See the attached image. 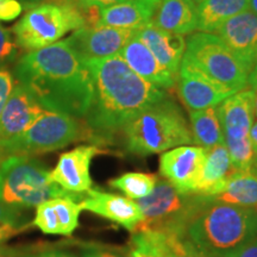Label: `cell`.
<instances>
[{"instance_id": "1", "label": "cell", "mask_w": 257, "mask_h": 257, "mask_svg": "<svg viewBox=\"0 0 257 257\" xmlns=\"http://www.w3.org/2000/svg\"><path fill=\"white\" fill-rule=\"evenodd\" d=\"M15 75L44 110L78 119L87 114L93 82L85 61L67 40L25 54L16 66Z\"/></svg>"}, {"instance_id": "2", "label": "cell", "mask_w": 257, "mask_h": 257, "mask_svg": "<svg viewBox=\"0 0 257 257\" xmlns=\"http://www.w3.org/2000/svg\"><path fill=\"white\" fill-rule=\"evenodd\" d=\"M85 63L93 82L86 120L98 140H110L141 112L166 99L162 88L138 76L119 55Z\"/></svg>"}, {"instance_id": "3", "label": "cell", "mask_w": 257, "mask_h": 257, "mask_svg": "<svg viewBox=\"0 0 257 257\" xmlns=\"http://www.w3.org/2000/svg\"><path fill=\"white\" fill-rule=\"evenodd\" d=\"M206 198L184 238L206 257H230L257 236V211Z\"/></svg>"}, {"instance_id": "4", "label": "cell", "mask_w": 257, "mask_h": 257, "mask_svg": "<svg viewBox=\"0 0 257 257\" xmlns=\"http://www.w3.org/2000/svg\"><path fill=\"white\" fill-rule=\"evenodd\" d=\"M123 133L126 149L138 156L155 155L193 143L182 112L166 99L136 115L125 125Z\"/></svg>"}, {"instance_id": "5", "label": "cell", "mask_w": 257, "mask_h": 257, "mask_svg": "<svg viewBox=\"0 0 257 257\" xmlns=\"http://www.w3.org/2000/svg\"><path fill=\"white\" fill-rule=\"evenodd\" d=\"M83 194H73L54 184L49 170L31 156H9L0 166V201L11 206L36 207L43 201L63 197L79 201Z\"/></svg>"}, {"instance_id": "6", "label": "cell", "mask_w": 257, "mask_h": 257, "mask_svg": "<svg viewBox=\"0 0 257 257\" xmlns=\"http://www.w3.org/2000/svg\"><path fill=\"white\" fill-rule=\"evenodd\" d=\"M206 200L205 195L181 193L166 179L159 178L153 192L136 201L143 219L135 232L159 231L184 238L188 223Z\"/></svg>"}, {"instance_id": "7", "label": "cell", "mask_w": 257, "mask_h": 257, "mask_svg": "<svg viewBox=\"0 0 257 257\" xmlns=\"http://www.w3.org/2000/svg\"><path fill=\"white\" fill-rule=\"evenodd\" d=\"M85 25L83 10L72 2L34 5L15 25L16 44L25 50H37Z\"/></svg>"}, {"instance_id": "8", "label": "cell", "mask_w": 257, "mask_h": 257, "mask_svg": "<svg viewBox=\"0 0 257 257\" xmlns=\"http://www.w3.org/2000/svg\"><path fill=\"white\" fill-rule=\"evenodd\" d=\"M87 137L78 118L44 110L28 130L0 143V154L9 156H31L62 149L75 141Z\"/></svg>"}, {"instance_id": "9", "label": "cell", "mask_w": 257, "mask_h": 257, "mask_svg": "<svg viewBox=\"0 0 257 257\" xmlns=\"http://www.w3.org/2000/svg\"><path fill=\"white\" fill-rule=\"evenodd\" d=\"M221 85L239 92L248 85L249 70L224 42L211 32H197L186 41L184 59Z\"/></svg>"}, {"instance_id": "10", "label": "cell", "mask_w": 257, "mask_h": 257, "mask_svg": "<svg viewBox=\"0 0 257 257\" xmlns=\"http://www.w3.org/2000/svg\"><path fill=\"white\" fill-rule=\"evenodd\" d=\"M176 75H179L178 94L189 111L217 107L225 99L237 93L210 78L186 60H182Z\"/></svg>"}, {"instance_id": "11", "label": "cell", "mask_w": 257, "mask_h": 257, "mask_svg": "<svg viewBox=\"0 0 257 257\" xmlns=\"http://www.w3.org/2000/svg\"><path fill=\"white\" fill-rule=\"evenodd\" d=\"M135 32L136 31L96 24L74 31L67 41L83 61L105 59L119 55Z\"/></svg>"}, {"instance_id": "12", "label": "cell", "mask_w": 257, "mask_h": 257, "mask_svg": "<svg viewBox=\"0 0 257 257\" xmlns=\"http://www.w3.org/2000/svg\"><path fill=\"white\" fill-rule=\"evenodd\" d=\"M101 150L95 146H80L60 156L55 168L49 172L54 184L64 191L81 195L92 188V160Z\"/></svg>"}, {"instance_id": "13", "label": "cell", "mask_w": 257, "mask_h": 257, "mask_svg": "<svg viewBox=\"0 0 257 257\" xmlns=\"http://www.w3.org/2000/svg\"><path fill=\"white\" fill-rule=\"evenodd\" d=\"M79 202L82 210L92 212L133 233L143 219L142 212L133 199L98 188L88 189Z\"/></svg>"}, {"instance_id": "14", "label": "cell", "mask_w": 257, "mask_h": 257, "mask_svg": "<svg viewBox=\"0 0 257 257\" xmlns=\"http://www.w3.org/2000/svg\"><path fill=\"white\" fill-rule=\"evenodd\" d=\"M206 153L207 149L202 147L173 148L160 157L161 175L180 192L189 194L200 173Z\"/></svg>"}, {"instance_id": "15", "label": "cell", "mask_w": 257, "mask_h": 257, "mask_svg": "<svg viewBox=\"0 0 257 257\" xmlns=\"http://www.w3.org/2000/svg\"><path fill=\"white\" fill-rule=\"evenodd\" d=\"M214 34L251 72L257 64V15L246 10L225 22Z\"/></svg>"}, {"instance_id": "16", "label": "cell", "mask_w": 257, "mask_h": 257, "mask_svg": "<svg viewBox=\"0 0 257 257\" xmlns=\"http://www.w3.org/2000/svg\"><path fill=\"white\" fill-rule=\"evenodd\" d=\"M43 112L44 108L32 93L18 83L0 114V143L23 134Z\"/></svg>"}, {"instance_id": "17", "label": "cell", "mask_w": 257, "mask_h": 257, "mask_svg": "<svg viewBox=\"0 0 257 257\" xmlns=\"http://www.w3.org/2000/svg\"><path fill=\"white\" fill-rule=\"evenodd\" d=\"M253 99L255 89L244 88L226 98L217 106L224 138L242 140L249 137L250 128L253 124Z\"/></svg>"}, {"instance_id": "18", "label": "cell", "mask_w": 257, "mask_h": 257, "mask_svg": "<svg viewBox=\"0 0 257 257\" xmlns=\"http://www.w3.org/2000/svg\"><path fill=\"white\" fill-rule=\"evenodd\" d=\"M124 62L138 76L160 88H172L175 83V76L160 63L152 50L136 35L125 44L119 53Z\"/></svg>"}, {"instance_id": "19", "label": "cell", "mask_w": 257, "mask_h": 257, "mask_svg": "<svg viewBox=\"0 0 257 257\" xmlns=\"http://www.w3.org/2000/svg\"><path fill=\"white\" fill-rule=\"evenodd\" d=\"M135 35L152 50L162 66H165L173 75L178 74L186 51L184 36L161 30L152 23V21L138 29Z\"/></svg>"}, {"instance_id": "20", "label": "cell", "mask_w": 257, "mask_h": 257, "mask_svg": "<svg viewBox=\"0 0 257 257\" xmlns=\"http://www.w3.org/2000/svg\"><path fill=\"white\" fill-rule=\"evenodd\" d=\"M234 172L225 143L212 147L207 149L200 173L189 194L206 197L217 194Z\"/></svg>"}, {"instance_id": "21", "label": "cell", "mask_w": 257, "mask_h": 257, "mask_svg": "<svg viewBox=\"0 0 257 257\" xmlns=\"http://www.w3.org/2000/svg\"><path fill=\"white\" fill-rule=\"evenodd\" d=\"M152 23L161 30L189 35L197 30V4L193 0H161L154 11Z\"/></svg>"}, {"instance_id": "22", "label": "cell", "mask_w": 257, "mask_h": 257, "mask_svg": "<svg viewBox=\"0 0 257 257\" xmlns=\"http://www.w3.org/2000/svg\"><path fill=\"white\" fill-rule=\"evenodd\" d=\"M154 11L143 0H127L99 10V24L137 31L152 21Z\"/></svg>"}, {"instance_id": "23", "label": "cell", "mask_w": 257, "mask_h": 257, "mask_svg": "<svg viewBox=\"0 0 257 257\" xmlns=\"http://www.w3.org/2000/svg\"><path fill=\"white\" fill-rule=\"evenodd\" d=\"M212 200L257 211V178L249 172H234Z\"/></svg>"}, {"instance_id": "24", "label": "cell", "mask_w": 257, "mask_h": 257, "mask_svg": "<svg viewBox=\"0 0 257 257\" xmlns=\"http://www.w3.org/2000/svg\"><path fill=\"white\" fill-rule=\"evenodd\" d=\"M246 10L249 0H202L197 5V30L214 34L225 22Z\"/></svg>"}, {"instance_id": "25", "label": "cell", "mask_w": 257, "mask_h": 257, "mask_svg": "<svg viewBox=\"0 0 257 257\" xmlns=\"http://www.w3.org/2000/svg\"><path fill=\"white\" fill-rule=\"evenodd\" d=\"M189 120L193 143L206 149L224 143V133L216 107L189 111Z\"/></svg>"}, {"instance_id": "26", "label": "cell", "mask_w": 257, "mask_h": 257, "mask_svg": "<svg viewBox=\"0 0 257 257\" xmlns=\"http://www.w3.org/2000/svg\"><path fill=\"white\" fill-rule=\"evenodd\" d=\"M159 176L155 174H148V173L130 172L112 179L108 185L112 188L119 189L126 198L138 200L147 195H149L155 188Z\"/></svg>"}, {"instance_id": "27", "label": "cell", "mask_w": 257, "mask_h": 257, "mask_svg": "<svg viewBox=\"0 0 257 257\" xmlns=\"http://www.w3.org/2000/svg\"><path fill=\"white\" fill-rule=\"evenodd\" d=\"M54 210L56 212L60 225V232L62 236H70L79 226V218L83 211L78 200L72 198L51 199Z\"/></svg>"}, {"instance_id": "28", "label": "cell", "mask_w": 257, "mask_h": 257, "mask_svg": "<svg viewBox=\"0 0 257 257\" xmlns=\"http://www.w3.org/2000/svg\"><path fill=\"white\" fill-rule=\"evenodd\" d=\"M224 143L229 152L231 163L236 172H248L251 166L255 152L252 149L251 141L249 137L242 140H230L224 138Z\"/></svg>"}, {"instance_id": "29", "label": "cell", "mask_w": 257, "mask_h": 257, "mask_svg": "<svg viewBox=\"0 0 257 257\" xmlns=\"http://www.w3.org/2000/svg\"><path fill=\"white\" fill-rule=\"evenodd\" d=\"M22 210L0 201V244L21 232L25 227Z\"/></svg>"}, {"instance_id": "30", "label": "cell", "mask_w": 257, "mask_h": 257, "mask_svg": "<svg viewBox=\"0 0 257 257\" xmlns=\"http://www.w3.org/2000/svg\"><path fill=\"white\" fill-rule=\"evenodd\" d=\"M32 225L46 234H61L59 220H57L56 212L51 204V199L37 205Z\"/></svg>"}, {"instance_id": "31", "label": "cell", "mask_w": 257, "mask_h": 257, "mask_svg": "<svg viewBox=\"0 0 257 257\" xmlns=\"http://www.w3.org/2000/svg\"><path fill=\"white\" fill-rule=\"evenodd\" d=\"M17 55V44L8 29L0 25V66L12 62Z\"/></svg>"}, {"instance_id": "32", "label": "cell", "mask_w": 257, "mask_h": 257, "mask_svg": "<svg viewBox=\"0 0 257 257\" xmlns=\"http://www.w3.org/2000/svg\"><path fill=\"white\" fill-rule=\"evenodd\" d=\"M23 11V4L18 0H0V22L15 21Z\"/></svg>"}, {"instance_id": "33", "label": "cell", "mask_w": 257, "mask_h": 257, "mask_svg": "<svg viewBox=\"0 0 257 257\" xmlns=\"http://www.w3.org/2000/svg\"><path fill=\"white\" fill-rule=\"evenodd\" d=\"M14 80L8 70L0 69V114H2L8 99L14 91Z\"/></svg>"}, {"instance_id": "34", "label": "cell", "mask_w": 257, "mask_h": 257, "mask_svg": "<svg viewBox=\"0 0 257 257\" xmlns=\"http://www.w3.org/2000/svg\"><path fill=\"white\" fill-rule=\"evenodd\" d=\"M230 257H257V236Z\"/></svg>"}, {"instance_id": "35", "label": "cell", "mask_w": 257, "mask_h": 257, "mask_svg": "<svg viewBox=\"0 0 257 257\" xmlns=\"http://www.w3.org/2000/svg\"><path fill=\"white\" fill-rule=\"evenodd\" d=\"M79 2L82 8H96L100 10L107 8V6L127 2V0H79Z\"/></svg>"}, {"instance_id": "36", "label": "cell", "mask_w": 257, "mask_h": 257, "mask_svg": "<svg viewBox=\"0 0 257 257\" xmlns=\"http://www.w3.org/2000/svg\"><path fill=\"white\" fill-rule=\"evenodd\" d=\"M82 257H121L111 250L104 248H85L82 252Z\"/></svg>"}, {"instance_id": "37", "label": "cell", "mask_w": 257, "mask_h": 257, "mask_svg": "<svg viewBox=\"0 0 257 257\" xmlns=\"http://www.w3.org/2000/svg\"><path fill=\"white\" fill-rule=\"evenodd\" d=\"M25 257H75L72 253L62 251V250H47V251H41L34 255H25Z\"/></svg>"}, {"instance_id": "38", "label": "cell", "mask_w": 257, "mask_h": 257, "mask_svg": "<svg viewBox=\"0 0 257 257\" xmlns=\"http://www.w3.org/2000/svg\"><path fill=\"white\" fill-rule=\"evenodd\" d=\"M126 257H161V256L157 255V253H155V252L149 251V250L130 246L128 255Z\"/></svg>"}, {"instance_id": "39", "label": "cell", "mask_w": 257, "mask_h": 257, "mask_svg": "<svg viewBox=\"0 0 257 257\" xmlns=\"http://www.w3.org/2000/svg\"><path fill=\"white\" fill-rule=\"evenodd\" d=\"M249 138L250 141H251L253 152H255V154L257 155V121H253L252 126L250 128Z\"/></svg>"}, {"instance_id": "40", "label": "cell", "mask_w": 257, "mask_h": 257, "mask_svg": "<svg viewBox=\"0 0 257 257\" xmlns=\"http://www.w3.org/2000/svg\"><path fill=\"white\" fill-rule=\"evenodd\" d=\"M186 242H187V246H186L185 257H206L204 255V253H201L200 251H199V250L195 249L194 246H193L187 239H186Z\"/></svg>"}, {"instance_id": "41", "label": "cell", "mask_w": 257, "mask_h": 257, "mask_svg": "<svg viewBox=\"0 0 257 257\" xmlns=\"http://www.w3.org/2000/svg\"><path fill=\"white\" fill-rule=\"evenodd\" d=\"M0 257H25L17 250L9 248H0Z\"/></svg>"}, {"instance_id": "42", "label": "cell", "mask_w": 257, "mask_h": 257, "mask_svg": "<svg viewBox=\"0 0 257 257\" xmlns=\"http://www.w3.org/2000/svg\"><path fill=\"white\" fill-rule=\"evenodd\" d=\"M248 85L251 86L252 89H257V64L251 69V72L249 73Z\"/></svg>"}, {"instance_id": "43", "label": "cell", "mask_w": 257, "mask_h": 257, "mask_svg": "<svg viewBox=\"0 0 257 257\" xmlns=\"http://www.w3.org/2000/svg\"><path fill=\"white\" fill-rule=\"evenodd\" d=\"M249 172L251 173V174L255 175L256 178H257V155H255V157H253L252 163H251V166H250Z\"/></svg>"}, {"instance_id": "44", "label": "cell", "mask_w": 257, "mask_h": 257, "mask_svg": "<svg viewBox=\"0 0 257 257\" xmlns=\"http://www.w3.org/2000/svg\"><path fill=\"white\" fill-rule=\"evenodd\" d=\"M249 9L250 11L257 15V0H249Z\"/></svg>"}, {"instance_id": "45", "label": "cell", "mask_w": 257, "mask_h": 257, "mask_svg": "<svg viewBox=\"0 0 257 257\" xmlns=\"http://www.w3.org/2000/svg\"><path fill=\"white\" fill-rule=\"evenodd\" d=\"M143 2L147 3L149 6H152L153 9H156V6L159 5V3L161 2V0H143Z\"/></svg>"}, {"instance_id": "46", "label": "cell", "mask_w": 257, "mask_h": 257, "mask_svg": "<svg viewBox=\"0 0 257 257\" xmlns=\"http://www.w3.org/2000/svg\"><path fill=\"white\" fill-rule=\"evenodd\" d=\"M253 114L257 117V89H255V99H253Z\"/></svg>"}, {"instance_id": "47", "label": "cell", "mask_w": 257, "mask_h": 257, "mask_svg": "<svg viewBox=\"0 0 257 257\" xmlns=\"http://www.w3.org/2000/svg\"><path fill=\"white\" fill-rule=\"evenodd\" d=\"M23 2H24V3H27V4H29V5L34 6V5L38 4V3L43 2V0H23Z\"/></svg>"}, {"instance_id": "48", "label": "cell", "mask_w": 257, "mask_h": 257, "mask_svg": "<svg viewBox=\"0 0 257 257\" xmlns=\"http://www.w3.org/2000/svg\"><path fill=\"white\" fill-rule=\"evenodd\" d=\"M193 2H194V3H195V4H197V5H198V4H199V3H201V2H202V0H193Z\"/></svg>"}]
</instances>
